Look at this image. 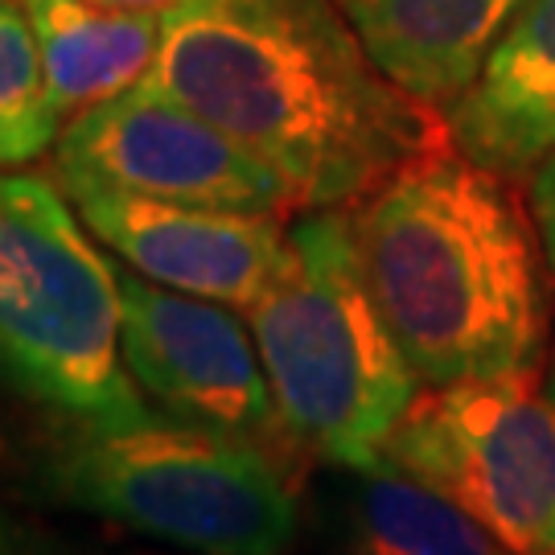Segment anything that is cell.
<instances>
[{
	"instance_id": "6da1fadb",
	"label": "cell",
	"mask_w": 555,
	"mask_h": 555,
	"mask_svg": "<svg viewBox=\"0 0 555 555\" xmlns=\"http://www.w3.org/2000/svg\"><path fill=\"white\" fill-rule=\"evenodd\" d=\"M144 82L219 124L309 210L354 206L456 149L449 116L378 70L337 0H190L165 17Z\"/></svg>"
},
{
	"instance_id": "7a4b0ae2",
	"label": "cell",
	"mask_w": 555,
	"mask_h": 555,
	"mask_svg": "<svg viewBox=\"0 0 555 555\" xmlns=\"http://www.w3.org/2000/svg\"><path fill=\"white\" fill-rule=\"evenodd\" d=\"M354 235L420 383L539 378L552 305L511 178L461 149L416 160L358 202Z\"/></svg>"
},
{
	"instance_id": "3957f363",
	"label": "cell",
	"mask_w": 555,
	"mask_h": 555,
	"mask_svg": "<svg viewBox=\"0 0 555 555\" xmlns=\"http://www.w3.org/2000/svg\"><path fill=\"white\" fill-rule=\"evenodd\" d=\"M247 313L284 433L337 469L383 461L420 375L366 280L354 215H305L280 276Z\"/></svg>"
},
{
	"instance_id": "277c9868",
	"label": "cell",
	"mask_w": 555,
	"mask_h": 555,
	"mask_svg": "<svg viewBox=\"0 0 555 555\" xmlns=\"http://www.w3.org/2000/svg\"><path fill=\"white\" fill-rule=\"evenodd\" d=\"M46 481L79 511L206 555H280L297 535V494L263 444L149 408L70 416Z\"/></svg>"
},
{
	"instance_id": "5b68a950",
	"label": "cell",
	"mask_w": 555,
	"mask_h": 555,
	"mask_svg": "<svg viewBox=\"0 0 555 555\" xmlns=\"http://www.w3.org/2000/svg\"><path fill=\"white\" fill-rule=\"evenodd\" d=\"M116 268L34 173L0 178V383L66 416H137Z\"/></svg>"
},
{
	"instance_id": "8992f818",
	"label": "cell",
	"mask_w": 555,
	"mask_h": 555,
	"mask_svg": "<svg viewBox=\"0 0 555 555\" xmlns=\"http://www.w3.org/2000/svg\"><path fill=\"white\" fill-rule=\"evenodd\" d=\"M383 461L456 502L511 555H555V403L539 378L420 391Z\"/></svg>"
},
{
	"instance_id": "52a82bcc",
	"label": "cell",
	"mask_w": 555,
	"mask_h": 555,
	"mask_svg": "<svg viewBox=\"0 0 555 555\" xmlns=\"http://www.w3.org/2000/svg\"><path fill=\"white\" fill-rule=\"evenodd\" d=\"M59 181H95L144 198L284 215L288 185L219 124L137 82L70 116L59 137Z\"/></svg>"
},
{
	"instance_id": "ba28073f",
	"label": "cell",
	"mask_w": 555,
	"mask_h": 555,
	"mask_svg": "<svg viewBox=\"0 0 555 555\" xmlns=\"http://www.w3.org/2000/svg\"><path fill=\"white\" fill-rule=\"evenodd\" d=\"M124 309V362L165 416L243 440L276 437L280 412L259 346L219 300L116 272Z\"/></svg>"
},
{
	"instance_id": "9c48e42d",
	"label": "cell",
	"mask_w": 555,
	"mask_h": 555,
	"mask_svg": "<svg viewBox=\"0 0 555 555\" xmlns=\"http://www.w3.org/2000/svg\"><path fill=\"white\" fill-rule=\"evenodd\" d=\"M62 190L75 198L87 227L140 276L190 297L251 309L288 259L280 215L185 206L95 181H66Z\"/></svg>"
},
{
	"instance_id": "30bf717a",
	"label": "cell",
	"mask_w": 555,
	"mask_h": 555,
	"mask_svg": "<svg viewBox=\"0 0 555 555\" xmlns=\"http://www.w3.org/2000/svg\"><path fill=\"white\" fill-rule=\"evenodd\" d=\"M456 149L502 178H522L555 153V0H527L449 103Z\"/></svg>"
},
{
	"instance_id": "8fae6325",
	"label": "cell",
	"mask_w": 555,
	"mask_h": 555,
	"mask_svg": "<svg viewBox=\"0 0 555 555\" xmlns=\"http://www.w3.org/2000/svg\"><path fill=\"white\" fill-rule=\"evenodd\" d=\"M391 82L453 103L527 0H337Z\"/></svg>"
},
{
	"instance_id": "7c38bea8",
	"label": "cell",
	"mask_w": 555,
	"mask_h": 555,
	"mask_svg": "<svg viewBox=\"0 0 555 555\" xmlns=\"http://www.w3.org/2000/svg\"><path fill=\"white\" fill-rule=\"evenodd\" d=\"M25 4L38 29L41 66L59 116H79L149 79L169 17V13L112 9L100 0H25Z\"/></svg>"
},
{
	"instance_id": "4fadbf2b",
	"label": "cell",
	"mask_w": 555,
	"mask_h": 555,
	"mask_svg": "<svg viewBox=\"0 0 555 555\" xmlns=\"http://www.w3.org/2000/svg\"><path fill=\"white\" fill-rule=\"evenodd\" d=\"M346 547L350 555H511L474 515L391 461L350 469Z\"/></svg>"
},
{
	"instance_id": "5bb4252c",
	"label": "cell",
	"mask_w": 555,
	"mask_h": 555,
	"mask_svg": "<svg viewBox=\"0 0 555 555\" xmlns=\"http://www.w3.org/2000/svg\"><path fill=\"white\" fill-rule=\"evenodd\" d=\"M59 119L29 4L0 0V165L38 160L54 144Z\"/></svg>"
},
{
	"instance_id": "9a60e30c",
	"label": "cell",
	"mask_w": 555,
	"mask_h": 555,
	"mask_svg": "<svg viewBox=\"0 0 555 555\" xmlns=\"http://www.w3.org/2000/svg\"><path fill=\"white\" fill-rule=\"evenodd\" d=\"M531 215H535L539 243H543V256H547V268L555 276V153L531 178Z\"/></svg>"
},
{
	"instance_id": "2e32d148",
	"label": "cell",
	"mask_w": 555,
	"mask_h": 555,
	"mask_svg": "<svg viewBox=\"0 0 555 555\" xmlns=\"http://www.w3.org/2000/svg\"><path fill=\"white\" fill-rule=\"evenodd\" d=\"M100 4H112V9H140V13H173L190 0H100Z\"/></svg>"
},
{
	"instance_id": "e0dca14e",
	"label": "cell",
	"mask_w": 555,
	"mask_h": 555,
	"mask_svg": "<svg viewBox=\"0 0 555 555\" xmlns=\"http://www.w3.org/2000/svg\"><path fill=\"white\" fill-rule=\"evenodd\" d=\"M21 552V531L17 522L0 511V555H17Z\"/></svg>"
},
{
	"instance_id": "ac0fdd59",
	"label": "cell",
	"mask_w": 555,
	"mask_h": 555,
	"mask_svg": "<svg viewBox=\"0 0 555 555\" xmlns=\"http://www.w3.org/2000/svg\"><path fill=\"white\" fill-rule=\"evenodd\" d=\"M552 403H555V362H552Z\"/></svg>"
}]
</instances>
